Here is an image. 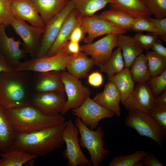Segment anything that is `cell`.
<instances>
[{"mask_svg": "<svg viewBox=\"0 0 166 166\" xmlns=\"http://www.w3.org/2000/svg\"><path fill=\"white\" fill-rule=\"evenodd\" d=\"M64 123L37 131L16 133L12 148L22 150L38 156H43L61 148L65 143L62 136Z\"/></svg>", "mask_w": 166, "mask_h": 166, "instance_id": "obj_1", "label": "cell"}, {"mask_svg": "<svg viewBox=\"0 0 166 166\" xmlns=\"http://www.w3.org/2000/svg\"><path fill=\"white\" fill-rule=\"evenodd\" d=\"M4 110L16 133L35 131L66 121L65 117L61 114L47 115L30 105Z\"/></svg>", "mask_w": 166, "mask_h": 166, "instance_id": "obj_2", "label": "cell"}, {"mask_svg": "<svg viewBox=\"0 0 166 166\" xmlns=\"http://www.w3.org/2000/svg\"><path fill=\"white\" fill-rule=\"evenodd\" d=\"M26 72L0 73V106L4 109L30 105L26 99Z\"/></svg>", "mask_w": 166, "mask_h": 166, "instance_id": "obj_3", "label": "cell"}, {"mask_svg": "<svg viewBox=\"0 0 166 166\" xmlns=\"http://www.w3.org/2000/svg\"><path fill=\"white\" fill-rule=\"evenodd\" d=\"M74 124L79 130L80 136L78 140L81 147L88 151L90 155L89 160L91 164L99 166L109 153V150L104 148L105 134L101 126H98L95 130H91L77 117Z\"/></svg>", "mask_w": 166, "mask_h": 166, "instance_id": "obj_4", "label": "cell"}, {"mask_svg": "<svg viewBox=\"0 0 166 166\" xmlns=\"http://www.w3.org/2000/svg\"><path fill=\"white\" fill-rule=\"evenodd\" d=\"M125 125L135 130L140 136L151 138L161 147L166 136V130L155 121L148 114L142 111H128Z\"/></svg>", "mask_w": 166, "mask_h": 166, "instance_id": "obj_5", "label": "cell"}, {"mask_svg": "<svg viewBox=\"0 0 166 166\" xmlns=\"http://www.w3.org/2000/svg\"><path fill=\"white\" fill-rule=\"evenodd\" d=\"M79 131L71 120L66 121L62 136L66 147L63 152L68 166H91L89 160L81 148L78 140Z\"/></svg>", "mask_w": 166, "mask_h": 166, "instance_id": "obj_6", "label": "cell"}, {"mask_svg": "<svg viewBox=\"0 0 166 166\" xmlns=\"http://www.w3.org/2000/svg\"><path fill=\"white\" fill-rule=\"evenodd\" d=\"M71 56L61 48L53 56L40 58L34 57L21 62L14 69V71L35 72L63 71L66 69L67 62Z\"/></svg>", "mask_w": 166, "mask_h": 166, "instance_id": "obj_7", "label": "cell"}, {"mask_svg": "<svg viewBox=\"0 0 166 166\" xmlns=\"http://www.w3.org/2000/svg\"><path fill=\"white\" fill-rule=\"evenodd\" d=\"M74 9L73 2L68 1L63 8L45 25L34 57L45 56L56 38L65 20Z\"/></svg>", "mask_w": 166, "mask_h": 166, "instance_id": "obj_8", "label": "cell"}, {"mask_svg": "<svg viewBox=\"0 0 166 166\" xmlns=\"http://www.w3.org/2000/svg\"><path fill=\"white\" fill-rule=\"evenodd\" d=\"M62 79L67 97L66 102L61 113L63 115L70 110L80 106L90 96L91 91L83 85L79 79L65 70L62 71Z\"/></svg>", "mask_w": 166, "mask_h": 166, "instance_id": "obj_9", "label": "cell"}, {"mask_svg": "<svg viewBox=\"0 0 166 166\" xmlns=\"http://www.w3.org/2000/svg\"><path fill=\"white\" fill-rule=\"evenodd\" d=\"M80 21L87 34L83 40L85 44L92 43L95 38L101 36L110 34H124L129 30L95 14L88 17H81Z\"/></svg>", "mask_w": 166, "mask_h": 166, "instance_id": "obj_10", "label": "cell"}, {"mask_svg": "<svg viewBox=\"0 0 166 166\" xmlns=\"http://www.w3.org/2000/svg\"><path fill=\"white\" fill-rule=\"evenodd\" d=\"M72 114L79 117L91 130L97 128L100 121L113 117L114 114L95 102L88 96L79 107L72 109Z\"/></svg>", "mask_w": 166, "mask_h": 166, "instance_id": "obj_11", "label": "cell"}, {"mask_svg": "<svg viewBox=\"0 0 166 166\" xmlns=\"http://www.w3.org/2000/svg\"><path fill=\"white\" fill-rule=\"evenodd\" d=\"M118 35L108 34L94 42L80 45V51L91 56L95 65L100 68L107 62L117 47Z\"/></svg>", "mask_w": 166, "mask_h": 166, "instance_id": "obj_12", "label": "cell"}, {"mask_svg": "<svg viewBox=\"0 0 166 166\" xmlns=\"http://www.w3.org/2000/svg\"><path fill=\"white\" fill-rule=\"evenodd\" d=\"M66 101L65 92H40L34 96L30 104L44 114L54 116L61 113Z\"/></svg>", "mask_w": 166, "mask_h": 166, "instance_id": "obj_13", "label": "cell"}, {"mask_svg": "<svg viewBox=\"0 0 166 166\" xmlns=\"http://www.w3.org/2000/svg\"><path fill=\"white\" fill-rule=\"evenodd\" d=\"M10 25L21 38L22 41V45L24 52L29 53L32 58L34 57L44 28L30 25L25 21L15 18Z\"/></svg>", "mask_w": 166, "mask_h": 166, "instance_id": "obj_14", "label": "cell"}, {"mask_svg": "<svg viewBox=\"0 0 166 166\" xmlns=\"http://www.w3.org/2000/svg\"><path fill=\"white\" fill-rule=\"evenodd\" d=\"M122 104L128 111H139L148 114L155 105L154 97L147 82L137 83L131 94Z\"/></svg>", "mask_w": 166, "mask_h": 166, "instance_id": "obj_15", "label": "cell"}, {"mask_svg": "<svg viewBox=\"0 0 166 166\" xmlns=\"http://www.w3.org/2000/svg\"><path fill=\"white\" fill-rule=\"evenodd\" d=\"M22 44L19 39L16 41L14 38L9 37L6 34L5 27L0 25V53L13 69L20 63L25 53L20 48Z\"/></svg>", "mask_w": 166, "mask_h": 166, "instance_id": "obj_16", "label": "cell"}, {"mask_svg": "<svg viewBox=\"0 0 166 166\" xmlns=\"http://www.w3.org/2000/svg\"><path fill=\"white\" fill-rule=\"evenodd\" d=\"M11 5L14 18L27 21L33 26L44 27L45 25L32 0H13Z\"/></svg>", "mask_w": 166, "mask_h": 166, "instance_id": "obj_17", "label": "cell"}, {"mask_svg": "<svg viewBox=\"0 0 166 166\" xmlns=\"http://www.w3.org/2000/svg\"><path fill=\"white\" fill-rule=\"evenodd\" d=\"M35 89L38 93L48 92H65L62 79V71L35 72Z\"/></svg>", "mask_w": 166, "mask_h": 166, "instance_id": "obj_18", "label": "cell"}, {"mask_svg": "<svg viewBox=\"0 0 166 166\" xmlns=\"http://www.w3.org/2000/svg\"><path fill=\"white\" fill-rule=\"evenodd\" d=\"M97 104L113 113L117 117L121 115L120 93L114 85L108 81L103 91L97 93L92 99Z\"/></svg>", "mask_w": 166, "mask_h": 166, "instance_id": "obj_19", "label": "cell"}, {"mask_svg": "<svg viewBox=\"0 0 166 166\" xmlns=\"http://www.w3.org/2000/svg\"><path fill=\"white\" fill-rule=\"evenodd\" d=\"M117 47L121 49L124 67L129 69L135 59L144 50L133 37L124 34L118 35Z\"/></svg>", "mask_w": 166, "mask_h": 166, "instance_id": "obj_20", "label": "cell"}, {"mask_svg": "<svg viewBox=\"0 0 166 166\" xmlns=\"http://www.w3.org/2000/svg\"><path fill=\"white\" fill-rule=\"evenodd\" d=\"M80 17L75 9L71 11L65 20L56 38L44 57L53 56L60 50L68 41L71 31Z\"/></svg>", "mask_w": 166, "mask_h": 166, "instance_id": "obj_21", "label": "cell"}, {"mask_svg": "<svg viewBox=\"0 0 166 166\" xmlns=\"http://www.w3.org/2000/svg\"><path fill=\"white\" fill-rule=\"evenodd\" d=\"M95 65L93 60L81 51L77 54L71 56L67 62L66 69L74 77L79 79H82L86 77Z\"/></svg>", "mask_w": 166, "mask_h": 166, "instance_id": "obj_22", "label": "cell"}, {"mask_svg": "<svg viewBox=\"0 0 166 166\" xmlns=\"http://www.w3.org/2000/svg\"><path fill=\"white\" fill-rule=\"evenodd\" d=\"M111 8L121 11L134 18L152 15L141 0H112Z\"/></svg>", "mask_w": 166, "mask_h": 166, "instance_id": "obj_23", "label": "cell"}, {"mask_svg": "<svg viewBox=\"0 0 166 166\" xmlns=\"http://www.w3.org/2000/svg\"><path fill=\"white\" fill-rule=\"evenodd\" d=\"M16 133L4 111L0 106V152L11 149L15 142Z\"/></svg>", "mask_w": 166, "mask_h": 166, "instance_id": "obj_24", "label": "cell"}, {"mask_svg": "<svg viewBox=\"0 0 166 166\" xmlns=\"http://www.w3.org/2000/svg\"><path fill=\"white\" fill-rule=\"evenodd\" d=\"M108 81L112 82L119 91L123 103L132 92L135 83L131 75L129 69L124 68L120 73L108 78Z\"/></svg>", "mask_w": 166, "mask_h": 166, "instance_id": "obj_25", "label": "cell"}, {"mask_svg": "<svg viewBox=\"0 0 166 166\" xmlns=\"http://www.w3.org/2000/svg\"><path fill=\"white\" fill-rule=\"evenodd\" d=\"M45 25L64 7L65 0H32Z\"/></svg>", "mask_w": 166, "mask_h": 166, "instance_id": "obj_26", "label": "cell"}, {"mask_svg": "<svg viewBox=\"0 0 166 166\" xmlns=\"http://www.w3.org/2000/svg\"><path fill=\"white\" fill-rule=\"evenodd\" d=\"M81 17L92 16L103 9L112 0H69Z\"/></svg>", "mask_w": 166, "mask_h": 166, "instance_id": "obj_27", "label": "cell"}, {"mask_svg": "<svg viewBox=\"0 0 166 166\" xmlns=\"http://www.w3.org/2000/svg\"><path fill=\"white\" fill-rule=\"evenodd\" d=\"M129 71L135 84L147 82L149 80L151 77L145 55L142 53L135 59Z\"/></svg>", "mask_w": 166, "mask_h": 166, "instance_id": "obj_28", "label": "cell"}, {"mask_svg": "<svg viewBox=\"0 0 166 166\" xmlns=\"http://www.w3.org/2000/svg\"><path fill=\"white\" fill-rule=\"evenodd\" d=\"M3 161L0 166H22L37 156L19 149L11 148L4 152H0Z\"/></svg>", "mask_w": 166, "mask_h": 166, "instance_id": "obj_29", "label": "cell"}, {"mask_svg": "<svg viewBox=\"0 0 166 166\" xmlns=\"http://www.w3.org/2000/svg\"><path fill=\"white\" fill-rule=\"evenodd\" d=\"M144 150L136 151L129 155H120L113 157L108 166H143L142 161L149 153Z\"/></svg>", "mask_w": 166, "mask_h": 166, "instance_id": "obj_30", "label": "cell"}, {"mask_svg": "<svg viewBox=\"0 0 166 166\" xmlns=\"http://www.w3.org/2000/svg\"><path fill=\"white\" fill-rule=\"evenodd\" d=\"M124 68L121 49L117 47L113 51L107 62L100 68V71L106 73L109 78L120 73Z\"/></svg>", "mask_w": 166, "mask_h": 166, "instance_id": "obj_31", "label": "cell"}, {"mask_svg": "<svg viewBox=\"0 0 166 166\" xmlns=\"http://www.w3.org/2000/svg\"><path fill=\"white\" fill-rule=\"evenodd\" d=\"M98 16L129 30L135 18L117 10L111 8L102 12Z\"/></svg>", "mask_w": 166, "mask_h": 166, "instance_id": "obj_32", "label": "cell"}, {"mask_svg": "<svg viewBox=\"0 0 166 166\" xmlns=\"http://www.w3.org/2000/svg\"><path fill=\"white\" fill-rule=\"evenodd\" d=\"M151 77L157 76L166 70V57L153 51H147L145 54Z\"/></svg>", "mask_w": 166, "mask_h": 166, "instance_id": "obj_33", "label": "cell"}, {"mask_svg": "<svg viewBox=\"0 0 166 166\" xmlns=\"http://www.w3.org/2000/svg\"><path fill=\"white\" fill-rule=\"evenodd\" d=\"M148 11L155 18L166 17V0H141Z\"/></svg>", "mask_w": 166, "mask_h": 166, "instance_id": "obj_34", "label": "cell"}, {"mask_svg": "<svg viewBox=\"0 0 166 166\" xmlns=\"http://www.w3.org/2000/svg\"><path fill=\"white\" fill-rule=\"evenodd\" d=\"M130 29L136 32L146 31L150 32L148 34L159 35L158 30L147 17H141L135 18Z\"/></svg>", "mask_w": 166, "mask_h": 166, "instance_id": "obj_35", "label": "cell"}, {"mask_svg": "<svg viewBox=\"0 0 166 166\" xmlns=\"http://www.w3.org/2000/svg\"><path fill=\"white\" fill-rule=\"evenodd\" d=\"M147 82L154 97L160 95L166 89V70L157 76L151 77Z\"/></svg>", "mask_w": 166, "mask_h": 166, "instance_id": "obj_36", "label": "cell"}, {"mask_svg": "<svg viewBox=\"0 0 166 166\" xmlns=\"http://www.w3.org/2000/svg\"><path fill=\"white\" fill-rule=\"evenodd\" d=\"M9 0H0V25L9 26L14 19Z\"/></svg>", "mask_w": 166, "mask_h": 166, "instance_id": "obj_37", "label": "cell"}, {"mask_svg": "<svg viewBox=\"0 0 166 166\" xmlns=\"http://www.w3.org/2000/svg\"><path fill=\"white\" fill-rule=\"evenodd\" d=\"M133 37L141 46L148 51L151 49L153 44L158 39V36L148 34H145L142 32H136Z\"/></svg>", "mask_w": 166, "mask_h": 166, "instance_id": "obj_38", "label": "cell"}, {"mask_svg": "<svg viewBox=\"0 0 166 166\" xmlns=\"http://www.w3.org/2000/svg\"><path fill=\"white\" fill-rule=\"evenodd\" d=\"M148 114L158 124L166 130V107L155 105L149 111Z\"/></svg>", "mask_w": 166, "mask_h": 166, "instance_id": "obj_39", "label": "cell"}, {"mask_svg": "<svg viewBox=\"0 0 166 166\" xmlns=\"http://www.w3.org/2000/svg\"><path fill=\"white\" fill-rule=\"evenodd\" d=\"M80 17L76 22L71 31L68 39L69 41L79 43L85 37L86 33L80 21Z\"/></svg>", "mask_w": 166, "mask_h": 166, "instance_id": "obj_40", "label": "cell"}, {"mask_svg": "<svg viewBox=\"0 0 166 166\" xmlns=\"http://www.w3.org/2000/svg\"><path fill=\"white\" fill-rule=\"evenodd\" d=\"M148 19L154 25L159 32V36L166 42V18H156L147 17Z\"/></svg>", "mask_w": 166, "mask_h": 166, "instance_id": "obj_41", "label": "cell"}, {"mask_svg": "<svg viewBox=\"0 0 166 166\" xmlns=\"http://www.w3.org/2000/svg\"><path fill=\"white\" fill-rule=\"evenodd\" d=\"M102 75L99 71L93 72L88 76V82L91 85L98 87L103 83Z\"/></svg>", "mask_w": 166, "mask_h": 166, "instance_id": "obj_42", "label": "cell"}, {"mask_svg": "<svg viewBox=\"0 0 166 166\" xmlns=\"http://www.w3.org/2000/svg\"><path fill=\"white\" fill-rule=\"evenodd\" d=\"M61 48L67 53L71 55H77L81 51L79 43L69 41L65 44Z\"/></svg>", "mask_w": 166, "mask_h": 166, "instance_id": "obj_43", "label": "cell"}, {"mask_svg": "<svg viewBox=\"0 0 166 166\" xmlns=\"http://www.w3.org/2000/svg\"><path fill=\"white\" fill-rule=\"evenodd\" d=\"M143 165L145 166H163L162 163L152 153H149L142 161Z\"/></svg>", "mask_w": 166, "mask_h": 166, "instance_id": "obj_44", "label": "cell"}, {"mask_svg": "<svg viewBox=\"0 0 166 166\" xmlns=\"http://www.w3.org/2000/svg\"><path fill=\"white\" fill-rule=\"evenodd\" d=\"M151 49L158 54L166 57V48L158 39L153 44Z\"/></svg>", "mask_w": 166, "mask_h": 166, "instance_id": "obj_45", "label": "cell"}, {"mask_svg": "<svg viewBox=\"0 0 166 166\" xmlns=\"http://www.w3.org/2000/svg\"><path fill=\"white\" fill-rule=\"evenodd\" d=\"M13 70L14 69L9 65L4 56L0 53V73Z\"/></svg>", "mask_w": 166, "mask_h": 166, "instance_id": "obj_46", "label": "cell"}, {"mask_svg": "<svg viewBox=\"0 0 166 166\" xmlns=\"http://www.w3.org/2000/svg\"><path fill=\"white\" fill-rule=\"evenodd\" d=\"M155 105L166 107V89L162 93L154 97Z\"/></svg>", "mask_w": 166, "mask_h": 166, "instance_id": "obj_47", "label": "cell"}, {"mask_svg": "<svg viewBox=\"0 0 166 166\" xmlns=\"http://www.w3.org/2000/svg\"><path fill=\"white\" fill-rule=\"evenodd\" d=\"M3 161V159L2 158L0 159V163Z\"/></svg>", "mask_w": 166, "mask_h": 166, "instance_id": "obj_48", "label": "cell"}, {"mask_svg": "<svg viewBox=\"0 0 166 166\" xmlns=\"http://www.w3.org/2000/svg\"><path fill=\"white\" fill-rule=\"evenodd\" d=\"M66 1H69V0H65Z\"/></svg>", "mask_w": 166, "mask_h": 166, "instance_id": "obj_49", "label": "cell"}, {"mask_svg": "<svg viewBox=\"0 0 166 166\" xmlns=\"http://www.w3.org/2000/svg\"><path fill=\"white\" fill-rule=\"evenodd\" d=\"M10 0V1H12V0Z\"/></svg>", "mask_w": 166, "mask_h": 166, "instance_id": "obj_50", "label": "cell"}]
</instances>
